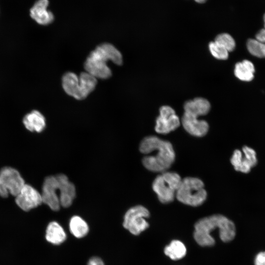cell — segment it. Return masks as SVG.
I'll return each mask as SVG.
<instances>
[{
  "label": "cell",
  "instance_id": "6",
  "mask_svg": "<svg viewBox=\"0 0 265 265\" xmlns=\"http://www.w3.org/2000/svg\"><path fill=\"white\" fill-rule=\"evenodd\" d=\"M182 179L178 173L168 171L162 172L155 179L152 188L161 203L167 204L173 201Z\"/></svg>",
  "mask_w": 265,
  "mask_h": 265
},
{
  "label": "cell",
  "instance_id": "27",
  "mask_svg": "<svg viewBox=\"0 0 265 265\" xmlns=\"http://www.w3.org/2000/svg\"><path fill=\"white\" fill-rule=\"evenodd\" d=\"M87 265H105V264L101 258L95 256L90 258Z\"/></svg>",
  "mask_w": 265,
  "mask_h": 265
},
{
  "label": "cell",
  "instance_id": "24",
  "mask_svg": "<svg viewBox=\"0 0 265 265\" xmlns=\"http://www.w3.org/2000/svg\"><path fill=\"white\" fill-rule=\"evenodd\" d=\"M242 152L244 157L250 163L252 167L257 164L258 159L256 153L253 149L247 146H245L242 149Z\"/></svg>",
  "mask_w": 265,
  "mask_h": 265
},
{
  "label": "cell",
  "instance_id": "28",
  "mask_svg": "<svg viewBox=\"0 0 265 265\" xmlns=\"http://www.w3.org/2000/svg\"><path fill=\"white\" fill-rule=\"evenodd\" d=\"M256 39L260 42L265 43V29H262L256 35Z\"/></svg>",
  "mask_w": 265,
  "mask_h": 265
},
{
  "label": "cell",
  "instance_id": "4",
  "mask_svg": "<svg viewBox=\"0 0 265 265\" xmlns=\"http://www.w3.org/2000/svg\"><path fill=\"white\" fill-rule=\"evenodd\" d=\"M97 79L88 73L82 72L79 76L73 72H67L62 78L64 91L77 100H82L95 89Z\"/></svg>",
  "mask_w": 265,
  "mask_h": 265
},
{
  "label": "cell",
  "instance_id": "13",
  "mask_svg": "<svg viewBox=\"0 0 265 265\" xmlns=\"http://www.w3.org/2000/svg\"><path fill=\"white\" fill-rule=\"evenodd\" d=\"M185 130L191 135L202 137L209 131V124L205 120H199L197 117L184 113L181 120Z\"/></svg>",
  "mask_w": 265,
  "mask_h": 265
},
{
  "label": "cell",
  "instance_id": "10",
  "mask_svg": "<svg viewBox=\"0 0 265 265\" xmlns=\"http://www.w3.org/2000/svg\"><path fill=\"white\" fill-rule=\"evenodd\" d=\"M58 189V182L56 176H49L45 179L41 193L42 202L54 211H58L60 207L56 192Z\"/></svg>",
  "mask_w": 265,
  "mask_h": 265
},
{
  "label": "cell",
  "instance_id": "20",
  "mask_svg": "<svg viewBox=\"0 0 265 265\" xmlns=\"http://www.w3.org/2000/svg\"><path fill=\"white\" fill-rule=\"evenodd\" d=\"M165 255L171 260L177 261L184 258L186 254L185 245L179 240H173L164 249Z\"/></svg>",
  "mask_w": 265,
  "mask_h": 265
},
{
  "label": "cell",
  "instance_id": "17",
  "mask_svg": "<svg viewBox=\"0 0 265 265\" xmlns=\"http://www.w3.org/2000/svg\"><path fill=\"white\" fill-rule=\"evenodd\" d=\"M45 238L47 241L53 245H60L67 238L63 227L56 221H52L47 226Z\"/></svg>",
  "mask_w": 265,
  "mask_h": 265
},
{
  "label": "cell",
  "instance_id": "2",
  "mask_svg": "<svg viewBox=\"0 0 265 265\" xmlns=\"http://www.w3.org/2000/svg\"><path fill=\"white\" fill-rule=\"evenodd\" d=\"M216 229L219 230V237L223 242H230L236 236V227L232 220L221 214H213L202 218L195 223L194 238L201 246H212L215 244V240L211 234Z\"/></svg>",
  "mask_w": 265,
  "mask_h": 265
},
{
  "label": "cell",
  "instance_id": "19",
  "mask_svg": "<svg viewBox=\"0 0 265 265\" xmlns=\"http://www.w3.org/2000/svg\"><path fill=\"white\" fill-rule=\"evenodd\" d=\"M69 227L71 234L79 238L85 237L89 232L87 222L78 215H74L71 218Z\"/></svg>",
  "mask_w": 265,
  "mask_h": 265
},
{
  "label": "cell",
  "instance_id": "26",
  "mask_svg": "<svg viewBox=\"0 0 265 265\" xmlns=\"http://www.w3.org/2000/svg\"><path fill=\"white\" fill-rule=\"evenodd\" d=\"M255 265H265V251L258 253L254 259Z\"/></svg>",
  "mask_w": 265,
  "mask_h": 265
},
{
  "label": "cell",
  "instance_id": "8",
  "mask_svg": "<svg viewBox=\"0 0 265 265\" xmlns=\"http://www.w3.org/2000/svg\"><path fill=\"white\" fill-rule=\"evenodd\" d=\"M25 185L24 179L15 169L5 167L0 171V196L5 198L10 194L16 196Z\"/></svg>",
  "mask_w": 265,
  "mask_h": 265
},
{
  "label": "cell",
  "instance_id": "15",
  "mask_svg": "<svg viewBox=\"0 0 265 265\" xmlns=\"http://www.w3.org/2000/svg\"><path fill=\"white\" fill-rule=\"evenodd\" d=\"M210 108L211 105L208 100L200 97L188 100L184 105L185 113L197 118L207 114Z\"/></svg>",
  "mask_w": 265,
  "mask_h": 265
},
{
  "label": "cell",
  "instance_id": "9",
  "mask_svg": "<svg viewBox=\"0 0 265 265\" xmlns=\"http://www.w3.org/2000/svg\"><path fill=\"white\" fill-rule=\"evenodd\" d=\"M180 123V119L173 108L164 106L159 109V115L156 119L155 129L159 133L167 134L177 129Z\"/></svg>",
  "mask_w": 265,
  "mask_h": 265
},
{
  "label": "cell",
  "instance_id": "11",
  "mask_svg": "<svg viewBox=\"0 0 265 265\" xmlns=\"http://www.w3.org/2000/svg\"><path fill=\"white\" fill-rule=\"evenodd\" d=\"M17 205L23 211H28L41 204V194L30 185L26 184L15 196Z\"/></svg>",
  "mask_w": 265,
  "mask_h": 265
},
{
  "label": "cell",
  "instance_id": "3",
  "mask_svg": "<svg viewBox=\"0 0 265 265\" xmlns=\"http://www.w3.org/2000/svg\"><path fill=\"white\" fill-rule=\"evenodd\" d=\"M108 61L121 65L122 55L113 45L105 43L98 46L90 53L84 67L86 72L96 79H106L111 75V71L107 64Z\"/></svg>",
  "mask_w": 265,
  "mask_h": 265
},
{
  "label": "cell",
  "instance_id": "18",
  "mask_svg": "<svg viewBox=\"0 0 265 265\" xmlns=\"http://www.w3.org/2000/svg\"><path fill=\"white\" fill-rule=\"evenodd\" d=\"M254 72L255 68L253 63L248 60H244L235 65V75L241 80H252L254 78Z\"/></svg>",
  "mask_w": 265,
  "mask_h": 265
},
{
  "label": "cell",
  "instance_id": "22",
  "mask_svg": "<svg viewBox=\"0 0 265 265\" xmlns=\"http://www.w3.org/2000/svg\"><path fill=\"white\" fill-rule=\"evenodd\" d=\"M216 44L226 49L228 52L233 51L236 47V43L234 38L228 33H221L215 38Z\"/></svg>",
  "mask_w": 265,
  "mask_h": 265
},
{
  "label": "cell",
  "instance_id": "29",
  "mask_svg": "<svg viewBox=\"0 0 265 265\" xmlns=\"http://www.w3.org/2000/svg\"><path fill=\"white\" fill-rule=\"evenodd\" d=\"M196 2L202 3L205 2L207 0H194Z\"/></svg>",
  "mask_w": 265,
  "mask_h": 265
},
{
  "label": "cell",
  "instance_id": "7",
  "mask_svg": "<svg viewBox=\"0 0 265 265\" xmlns=\"http://www.w3.org/2000/svg\"><path fill=\"white\" fill-rule=\"evenodd\" d=\"M149 216L150 212L145 207L141 205L133 206L125 213L123 226L132 234L138 236L149 227L146 220Z\"/></svg>",
  "mask_w": 265,
  "mask_h": 265
},
{
  "label": "cell",
  "instance_id": "25",
  "mask_svg": "<svg viewBox=\"0 0 265 265\" xmlns=\"http://www.w3.org/2000/svg\"><path fill=\"white\" fill-rule=\"evenodd\" d=\"M243 154L241 151L236 150L234 151L230 159L231 163L237 171L242 161Z\"/></svg>",
  "mask_w": 265,
  "mask_h": 265
},
{
  "label": "cell",
  "instance_id": "12",
  "mask_svg": "<svg viewBox=\"0 0 265 265\" xmlns=\"http://www.w3.org/2000/svg\"><path fill=\"white\" fill-rule=\"evenodd\" d=\"M56 176L60 191L59 199L60 206L64 208L69 207L72 205L76 196L75 186L65 175L60 174Z\"/></svg>",
  "mask_w": 265,
  "mask_h": 265
},
{
  "label": "cell",
  "instance_id": "23",
  "mask_svg": "<svg viewBox=\"0 0 265 265\" xmlns=\"http://www.w3.org/2000/svg\"><path fill=\"white\" fill-rule=\"evenodd\" d=\"M209 47L211 54L215 58L220 60H225L228 58L229 52L215 42H211Z\"/></svg>",
  "mask_w": 265,
  "mask_h": 265
},
{
  "label": "cell",
  "instance_id": "30",
  "mask_svg": "<svg viewBox=\"0 0 265 265\" xmlns=\"http://www.w3.org/2000/svg\"><path fill=\"white\" fill-rule=\"evenodd\" d=\"M264 26H265V14L264 16Z\"/></svg>",
  "mask_w": 265,
  "mask_h": 265
},
{
  "label": "cell",
  "instance_id": "1",
  "mask_svg": "<svg viewBox=\"0 0 265 265\" xmlns=\"http://www.w3.org/2000/svg\"><path fill=\"white\" fill-rule=\"evenodd\" d=\"M141 153L149 155L142 159L144 166L156 172L166 171L174 162L175 153L172 144L156 136L145 137L140 142Z\"/></svg>",
  "mask_w": 265,
  "mask_h": 265
},
{
  "label": "cell",
  "instance_id": "14",
  "mask_svg": "<svg viewBox=\"0 0 265 265\" xmlns=\"http://www.w3.org/2000/svg\"><path fill=\"white\" fill-rule=\"evenodd\" d=\"M48 0H38L30 10L31 17L41 25H47L53 20V13L47 9Z\"/></svg>",
  "mask_w": 265,
  "mask_h": 265
},
{
  "label": "cell",
  "instance_id": "5",
  "mask_svg": "<svg viewBox=\"0 0 265 265\" xmlns=\"http://www.w3.org/2000/svg\"><path fill=\"white\" fill-rule=\"evenodd\" d=\"M176 197L179 201L185 205L197 207L206 201L207 192L201 179L188 177L182 179Z\"/></svg>",
  "mask_w": 265,
  "mask_h": 265
},
{
  "label": "cell",
  "instance_id": "21",
  "mask_svg": "<svg viewBox=\"0 0 265 265\" xmlns=\"http://www.w3.org/2000/svg\"><path fill=\"white\" fill-rule=\"evenodd\" d=\"M247 48L253 55L260 58L265 57V43L249 39L247 42Z\"/></svg>",
  "mask_w": 265,
  "mask_h": 265
},
{
  "label": "cell",
  "instance_id": "16",
  "mask_svg": "<svg viewBox=\"0 0 265 265\" xmlns=\"http://www.w3.org/2000/svg\"><path fill=\"white\" fill-rule=\"evenodd\" d=\"M23 122L27 130L37 132H42L46 125L44 116L37 110H32L27 113L24 117Z\"/></svg>",
  "mask_w": 265,
  "mask_h": 265
}]
</instances>
